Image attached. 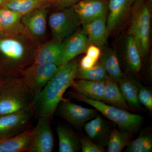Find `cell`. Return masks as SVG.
Returning <instances> with one entry per match:
<instances>
[{
    "label": "cell",
    "mask_w": 152,
    "mask_h": 152,
    "mask_svg": "<svg viewBox=\"0 0 152 152\" xmlns=\"http://www.w3.org/2000/svg\"><path fill=\"white\" fill-rule=\"evenodd\" d=\"M79 64L72 60L59 66L58 70L33 103L34 114L38 119H51L63 96L76 78Z\"/></svg>",
    "instance_id": "cell-1"
},
{
    "label": "cell",
    "mask_w": 152,
    "mask_h": 152,
    "mask_svg": "<svg viewBox=\"0 0 152 152\" xmlns=\"http://www.w3.org/2000/svg\"><path fill=\"white\" fill-rule=\"evenodd\" d=\"M70 96L92 106L106 118L116 124L120 129L134 134L138 131L143 122V118L100 101L94 100L76 92L70 93Z\"/></svg>",
    "instance_id": "cell-2"
},
{
    "label": "cell",
    "mask_w": 152,
    "mask_h": 152,
    "mask_svg": "<svg viewBox=\"0 0 152 152\" xmlns=\"http://www.w3.org/2000/svg\"><path fill=\"white\" fill-rule=\"evenodd\" d=\"M34 99L21 78L10 79L0 88V115L24 109L32 104Z\"/></svg>",
    "instance_id": "cell-3"
},
{
    "label": "cell",
    "mask_w": 152,
    "mask_h": 152,
    "mask_svg": "<svg viewBox=\"0 0 152 152\" xmlns=\"http://www.w3.org/2000/svg\"><path fill=\"white\" fill-rule=\"evenodd\" d=\"M151 0H135L132 6L133 15L129 34L137 41L143 57L150 47Z\"/></svg>",
    "instance_id": "cell-4"
},
{
    "label": "cell",
    "mask_w": 152,
    "mask_h": 152,
    "mask_svg": "<svg viewBox=\"0 0 152 152\" xmlns=\"http://www.w3.org/2000/svg\"><path fill=\"white\" fill-rule=\"evenodd\" d=\"M48 24L55 40L62 42L75 32L81 23L72 7L51 14Z\"/></svg>",
    "instance_id": "cell-5"
},
{
    "label": "cell",
    "mask_w": 152,
    "mask_h": 152,
    "mask_svg": "<svg viewBox=\"0 0 152 152\" xmlns=\"http://www.w3.org/2000/svg\"><path fill=\"white\" fill-rule=\"evenodd\" d=\"M34 115L32 104L19 111L0 115V142L12 137L30 127Z\"/></svg>",
    "instance_id": "cell-6"
},
{
    "label": "cell",
    "mask_w": 152,
    "mask_h": 152,
    "mask_svg": "<svg viewBox=\"0 0 152 152\" xmlns=\"http://www.w3.org/2000/svg\"><path fill=\"white\" fill-rule=\"evenodd\" d=\"M53 63L34 64L22 73V80L34 96V100L58 70Z\"/></svg>",
    "instance_id": "cell-7"
},
{
    "label": "cell",
    "mask_w": 152,
    "mask_h": 152,
    "mask_svg": "<svg viewBox=\"0 0 152 152\" xmlns=\"http://www.w3.org/2000/svg\"><path fill=\"white\" fill-rule=\"evenodd\" d=\"M56 111L61 118L78 130L81 129L85 123L97 115L96 109L84 107L72 102L70 99H64L58 105Z\"/></svg>",
    "instance_id": "cell-8"
},
{
    "label": "cell",
    "mask_w": 152,
    "mask_h": 152,
    "mask_svg": "<svg viewBox=\"0 0 152 152\" xmlns=\"http://www.w3.org/2000/svg\"><path fill=\"white\" fill-rule=\"evenodd\" d=\"M108 0H80L72 7L81 24L106 17Z\"/></svg>",
    "instance_id": "cell-9"
},
{
    "label": "cell",
    "mask_w": 152,
    "mask_h": 152,
    "mask_svg": "<svg viewBox=\"0 0 152 152\" xmlns=\"http://www.w3.org/2000/svg\"><path fill=\"white\" fill-rule=\"evenodd\" d=\"M35 134V127L30 126L12 137L0 142V152H30Z\"/></svg>",
    "instance_id": "cell-10"
},
{
    "label": "cell",
    "mask_w": 152,
    "mask_h": 152,
    "mask_svg": "<svg viewBox=\"0 0 152 152\" xmlns=\"http://www.w3.org/2000/svg\"><path fill=\"white\" fill-rule=\"evenodd\" d=\"M50 119L47 118L38 119L35 127L36 134L32 148L30 152H51L53 149L54 139Z\"/></svg>",
    "instance_id": "cell-11"
},
{
    "label": "cell",
    "mask_w": 152,
    "mask_h": 152,
    "mask_svg": "<svg viewBox=\"0 0 152 152\" xmlns=\"http://www.w3.org/2000/svg\"><path fill=\"white\" fill-rule=\"evenodd\" d=\"M67 38L66 42L63 43L64 51L62 65L86 52L87 48L91 44L83 30L74 32Z\"/></svg>",
    "instance_id": "cell-12"
},
{
    "label": "cell",
    "mask_w": 152,
    "mask_h": 152,
    "mask_svg": "<svg viewBox=\"0 0 152 152\" xmlns=\"http://www.w3.org/2000/svg\"><path fill=\"white\" fill-rule=\"evenodd\" d=\"M135 0H109L106 18L107 28L109 32L118 26L132 7Z\"/></svg>",
    "instance_id": "cell-13"
},
{
    "label": "cell",
    "mask_w": 152,
    "mask_h": 152,
    "mask_svg": "<svg viewBox=\"0 0 152 152\" xmlns=\"http://www.w3.org/2000/svg\"><path fill=\"white\" fill-rule=\"evenodd\" d=\"M83 128L87 137L94 142L102 147L107 144L112 131L110 126L100 116L97 115L85 123Z\"/></svg>",
    "instance_id": "cell-14"
},
{
    "label": "cell",
    "mask_w": 152,
    "mask_h": 152,
    "mask_svg": "<svg viewBox=\"0 0 152 152\" xmlns=\"http://www.w3.org/2000/svg\"><path fill=\"white\" fill-rule=\"evenodd\" d=\"M106 18H99L83 25V30L91 43L100 49L105 45L108 36Z\"/></svg>",
    "instance_id": "cell-15"
},
{
    "label": "cell",
    "mask_w": 152,
    "mask_h": 152,
    "mask_svg": "<svg viewBox=\"0 0 152 152\" xmlns=\"http://www.w3.org/2000/svg\"><path fill=\"white\" fill-rule=\"evenodd\" d=\"M47 11L38 8L22 16V21L28 30L37 37L44 35L47 28Z\"/></svg>",
    "instance_id": "cell-16"
},
{
    "label": "cell",
    "mask_w": 152,
    "mask_h": 152,
    "mask_svg": "<svg viewBox=\"0 0 152 152\" xmlns=\"http://www.w3.org/2000/svg\"><path fill=\"white\" fill-rule=\"evenodd\" d=\"M143 58L140 47L133 36L129 35L126 39L124 49V60L127 68L133 73L141 69Z\"/></svg>",
    "instance_id": "cell-17"
},
{
    "label": "cell",
    "mask_w": 152,
    "mask_h": 152,
    "mask_svg": "<svg viewBox=\"0 0 152 152\" xmlns=\"http://www.w3.org/2000/svg\"><path fill=\"white\" fill-rule=\"evenodd\" d=\"M64 45L62 42L55 40L43 47L36 55L34 64L53 63L60 66L62 65Z\"/></svg>",
    "instance_id": "cell-18"
},
{
    "label": "cell",
    "mask_w": 152,
    "mask_h": 152,
    "mask_svg": "<svg viewBox=\"0 0 152 152\" xmlns=\"http://www.w3.org/2000/svg\"><path fill=\"white\" fill-rule=\"evenodd\" d=\"M105 83L78 79L74 80L71 87L76 92L94 100L102 101L103 98Z\"/></svg>",
    "instance_id": "cell-19"
},
{
    "label": "cell",
    "mask_w": 152,
    "mask_h": 152,
    "mask_svg": "<svg viewBox=\"0 0 152 152\" xmlns=\"http://www.w3.org/2000/svg\"><path fill=\"white\" fill-rule=\"evenodd\" d=\"M0 52L14 64L15 67H20L25 60L24 48L19 41L13 39H0Z\"/></svg>",
    "instance_id": "cell-20"
},
{
    "label": "cell",
    "mask_w": 152,
    "mask_h": 152,
    "mask_svg": "<svg viewBox=\"0 0 152 152\" xmlns=\"http://www.w3.org/2000/svg\"><path fill=\"white\" fill-rule=\"evenodd\" d=\"M56 132L59 152H77L80 151V138L72 129L64 125H58Z\"/></svg>",
    "instance_id": "cell-21"
},
{
    "label": "cell",
    "mask_w": 152,
    "mask_h": 152,
    "mask_svg": "<svg viewBox=\"0 0 152 152\" xmlns=\"http://www.w3.org/2000/svg\"><path fill=\"white\" fill-rule=\"evenodd\" d=\"M119 87L123 96L130 107L141 110L138 95L141 85L136 79L129 76L124 77L119 82Z\"/></svg>",
    "instance_id": "cell-22"
},
{
    "label": "cell",
    "mask_w": 152,
    "mask_h": 152,
    "mask_svg": "<svg viewBox=\"0 0 152 152\" xmlns=\"http://www.w3.org/2000/svg\"><path fill=\"white\" fill-rule=\"evenodd\" d=\"M102 101L124 110H128L130 108L123 96L117 82L110 77L105 83L103 98Z\"/></svg>",
    "instance_id": "cell-23"
},
{
    "label": "cell",
    "mask_w": 152,
    "mask_h": 152,
    "mask_svg": "<svg viewBox=\"0 0 152 152\" xmlns=\"http://www.w3.org/2000/svg\"><path fill=\"white\" fill-rule=\"evenodd\" d=\"M99 62L102 64L109 77L117 83H119L124 77L120 66L116 53L110 50L102 57Z\"/></svg>",
    "instance_id": "cell-24"
},
{
    "label": "cell",
    "mask_w": 152,
    "mask_h": 152,
    "mask_svg": "<svg viewBox=\"0 0 152 152\" xmlns=\"http://www.w3.org/2000/svg\"><path fill=\"white\" fill-rule=\"evenodd\" d=\"M48 0H7L2 7L12 10L22 16L40 7Z\"/></svg>",
    "instance_id": "cell-25"
},
{
    "label": "cell",
    "mask_w": 152,
    "mask_h": 152,
    "mask_svg": "<svg viewBox=\"0 0 152 152\" xmlns=\"http://www.w3.org/2000/svg\"><path fill=\"white\" fill-rule=\"evenodd\" d=\"M130 134V133L120 129L112 130L107 144V152H121L129 144Z\"/></svg>",
    "instance_id": "cell-26"
},
{
    "label": "cell",
    "mask_w": 152,
    "mask_h": 152,
    "mask_svg": "<svg viewBox=\"0 0 152 152\" xmlns=\"http://www.w3.org/2000/svg\"><path fill=\"white\" fill-rule=\"evenodd\" d=\"M152 151V136L147 130L142 131L138 137L129 142L126 152H151Z\"/></svg>",
    "instance_id": "cell-27"
},
{
    "label": "cell",
    "mask_w": 152,
    "mask_h": 152,
    "mask_svg": "<svg viewBox=\"0 0 152 152\" xmlns=\"http://www.w3.org/2000/svg\"><path fill=\"white\" fill-rule=\"evenodd\" d=\"M110 78L102 64L99 62L92 68L88 70L78 69L76 78L95 81L105 82Z\"/></svg>",
    "instance_id": "cell-28"
},
{
    "label": "cell",
    "mask_w": 152,
    "mask_h": 152,
    "mask_svg": "<svg viewBox=\"0 0 152 152\" xmlns=\"http://www.w3.org/2000/svg\"><path fill=\"white\" fill-rule=\"evenodd\" d=\"M22 16L17 12L2 7L0 8V22L2 28L12 27L20 20Z\"/></svg>",
    "instance_id": "cell-29"
},
{
    "label": "cell",
    "mask_w": 152,
    "mask_h": 152,
    "mask_svg": "<svg viewBox=\"0 0 152 152\" xmlns=\"http://www.w3.org/2000/svg\"><path fill=\"white\" fill-rule=\"evenodd\" d=\"M138 98L139 102L148 110H152V94L149 88L141 86L138 93Z\"/></svg>",
    "instance_id": "cell-30"
},
{
    "label": "cell",
    "mask_w": 152,
    "mask_h": 152,
    "mask_svg": "<svg viewBox=\"0 0 152 152\" xmlns=\"http://www.w3.org/2000/svg\"><path fill=\"white\" fill-rule=\"evenodd\" d=\"M81 150L83 152H104L103 147L95 143L87 137L80 138Z\"/></svg>",
    "instance_id": "cell-31"
},
{
    "label": "cell",
    "mask_w": 152,
    "mask_h": 152,
    "mask_svg": "<svg viewBox=\"0 0 152 152\" xmlns=\"http://www.w3.org/2000/svg\"><path fill=\"white\" fill-rule=\"evenodd\" d=\"M97 61L94 59L86 55L82 58L80 64H79V69H89L94 66L96 64Z\"/></svg>",
    "instance_id": "cell-32"
},
{
    "label": "cell",
    "mask_w": 152,
    "mask_h": 152,
    "mask_svg": "<svg viewBox=\"0 0 152 152\" xmlns=\"http://www.w3.org/2000/svg\"><path fill=\"white\" fill-rule=\"evenodd\" d=\"M86 53L87 56L98 61L101 56V49L95 45L91 44L87 48Z\"/></svg>",
    "instance_id": "cell-33"
},
{
    "label": "cell",
    "mask_w": 152,
    "mask_h": 152,
    "mask_svg": "<svg viewBox=\"0 0 152 152\" xmlns=\"http://www.w3.org/2000/svg\"><path fill=\"white\" fill-rule=\"evenodd\" d=\"M52 2L55 5L63 8L70 7L77 3L80 0H49Z\"/></svg>",
    "instance_id": "cell-34"
},
{
    "label": "cell",
    "mask_w": 152,
    "mask_h": 152,
    "mask_svg": "<svg viewBox=\"0 0 152 152\" xmlns=\"http://www.w3.org/2000/svg\"><path fill=\"white\" fill-rule=\"evenodd\" d=\"M5 0H0V7L2 6Z\"/></svg>",
    "instance_id": "cell-35"
},
{
    "label": "cell",
    "mask_w": 152,
    "mask_h": 152,
    "mask_svg": "<svg viewBox=\"0 0 152 152\" xmlns=\"http://www.w3.org/2000/svg\"><path fill=\"white\" fill-rule=\"evenodd\" d=\"M2 29V27L1 25V22H0V31H1V30Z\"/></svg>",
    "instance_id": "cell-36"
},
{
    "label": "cell",
    "mask_w": 152,
    "mask_h": 152,
    "mask_svg": "<svg viewBox=\"0 0 152 152\" xmlns=\"http://www.w3.org/2000/svg\"><path fill=\"white\" fill-rule=\"evenodd\" d=\"M5 1H7V0H5Z\"/></svg>",
    "instance_id": "cell-37"
}]
</instances>
